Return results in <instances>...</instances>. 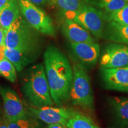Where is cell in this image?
Listing matches in <instances>:
<instances>
[{
    "mask_svg": "<svg viewBox=\"0 0 128 128\" xmlns=\"http://www.w3.org/2000/svg\"><path fill=\"white\" fill-rule=\"evenodd\" d=\"M44 68L52 100L60 106L70 98L73 69L66 56L54 46L44 52Z\"/></svg>",
    "mask_w": 128,
    "mask_h": 128,
    "instance_id": "obj_1",
    "label": "cell"
},
{
    "mask_svg": "<svg viewBox=\"0 0 128 128\" xmlns=\"http://www.w3.org/2000/svg\"><path fill=\"white\" fill-rule=\"evenodd\" d=\"M23 77L22 92L33 106L42 107L54 104L42 64L30 66Z\"/></svg>",
    "mask_w": 128,
    "mask_h": 128,
    "instance_id": "obj_2",
    "label": "cell"
},
{
    "mask_svg": "<svg viewBox=\"0 0 128 128\" xmlns=\"http://www.w3.org/2000/svg\"><path fill=\"white\" fill-rule=\"evenodd\" d=\"M32 28L26 20L19 16L7 30L6 47L34 54L38 49V37Z\"/></svg>",
    "mask_w": 128,
    "mask_h": 128,
    "instance_id": "obj_3",
    "label": "cell"
},
{
    "mask_svg": "<svg viewBox=\"0 0 128 128\" xmlns=\"http://www.w3.org/2000/svg\"><path fill=\"white\" fill-rule=\"evenodd\" d=\"M73 78L70 97L74 104L84 109H94V96L90 79L82 64L73 65Z\"/></svg>",
    "mask_w": 128,
    "mask_h": 128,
    "instance_id": "obj_4",
    "label": "cell"
},
{
    "mask_svg": "<svg viewBox=\"0 0 128 128\" xmlns=\"http://www.w3.org/2000/svg\"><path fill=\"white\" fill-rule=\"evenodd\" d=\"M20 9L26 22L37 31L54 36L55 29L50 17L28 0H18Z\"/></svg>",
    "mask_w": 128,
    "mask_h": 128,
    "instance_id": "obj_5",
    "label": "cell"
},
{
    "mask_svg": "<svg viewBox=\"0 0 128 128\" xmlns=\"http://www.w3.org/2000/svg\"><path fill=\"white\" fill-rule=\"evenodd\" d=\"M106 17L100 11L84 5L72 20L94 36L102 38L106 28Z\"/></svg>",
    "mask_w": 128,
    "mask_h": 128,
    "instance_id": "obj_6",
    "label": "cell"
},
{
    "mask_svg": "<svg viewBox=\"0 0 128 128\" xmlns=\"http://www.w3.org/2000/svg\"><path fill=\"white\" fill-rule=\"evenodd\" d=\"M28 112L32 116L48 124H60L66 126L68 119L74 111L69 108L46 106L31 107L28 108Z\"/></svg>",
    "mask_w": 128,
    "mask_h": 128,
    "instance_id": "obj_7",
    "label": "cell"
},
{
    "mask_svg": "<svg viewBox=\"0 0 128 128\" xmlns=\"http://www.w3.org/2000/svg\"><path fill=\"white\" fill-rule=\"evenodd\" d=\"M6 120L13 121L28 116L24 106L15 91L8 87H0Z\"/></svg>",
    "mask_w": 128,
    "mask_h": 128,
    "instance_id": "obj_8",
    "label": "cell"
},
{
    "mask_svg": "<svg viewBox=\"0 0 128 128\" xmlns=\"http://www.w3.org/2000/svg\"><path fill=\"white\" fill-rule=\"evenodd\" d=\"M102 68H116L128 65V46L111 44L107 46L101 56Z\"/></svg>",
    "mask_w": 128,
    "mask_h": 128,
    "instance_id": "obj_9",
    "label": "cell"
},
{
    "mask_svg": "<svg viewBox=\"0 0 128 128\" xmlns=\"http://www.w3.org/2000/svg\"><path fill=\"white\" fill-rule=\"evenodd\" d=\"M101 76L105 88L128 92V65L116 68H101Z\"/></svg>",
    "mask_w": 128,
    "mask_h": 128,
    "instance_id": "obj_10",
    "label": "cell"
},
{
    "mask_svg": "<svg viewBox=\"0 0 128 128\" xmlns=\"http://www.w3.org/2000/svg\"><path fill=\"white\" fill-rule=\"evenodd\" d=\"M72 51L80 62L88 66L96 65L100 56V46L93 42L71 43Z\"/></svg>",
    "mask_w": 128,
    "mask_h": 128,
    "instance_id": "obj_11",
    "label": "cell"
},
{
    "mask_svg": "<svg viewBox=\"0 0 128 128\" xmlns=\"http://www.w3.org/2000/svg\"><path fill=\"white\" fill-rule=\"evenodd\" d=\"M62 30L64 36L71 43L94 42L90 33L72 20L65 19L62 24Z\"/></svg>",
    "mask_w": 128,
    "mask_h": 128,
    "instance_id": "obj_12",
    "label": "cell"
},
{
    "mask_svg": "<svg viewBox=\"0 0 128 128\" xmlns=\"http://www.w3.org/2000/svg\"><path fill=\"white\" fill-rule=\"evenodd\" d=\"M109 103L117 125L119 128H128V98L113 97Z\"/></svg>",
    "mask_w": 128,
    "mask_h": 128,
    "instance_id": "obj_13",
    "label": "cell"
},
{
    "mask_svg": "<svg viewBox=\"0 0 128 128\" xmlns=\"http://www.w3.org/2000/svg\"><path fill=\"white\" fill-rule=\"evenodd\" d=\"M103 38L115 43L128 44V25L109 22L106 26Z\"/></svg>",
    "mask_w": 128,
    "mask_h": 128,
    "instance_id": "obj_14",
    "label": "cell"
},
{
    "mask_svg": "<svg viewBox=\"0 0 128 128\" xmlns=\"http://www.w3.org/2000/svg\"><path fill=\"white\" fill-rule=\"evenodd\" d=\"M33 54L24 52L15 49L6 47L5 56L12 62L17 71H22L26 66L34 61Z\"/></svg>",
    "mask_w": 128,
    "mask_h": 128,
    "instance_id": "obj_15",
    "label": "cell"
},
{
    "mask_svg": "<svg viewBox=\"0 0 128 128\" xmlns=\"http://www.w3.org/2000/svg\"><path fill=\"white\" fill-rule=\"evenodd\" d=\"M18 0H10L0 11V26L8 30L20 16Z\"/></svg>",
    "mask_w": 128,
    "mask_h": 128,
    "instance_id": "obj_16",
    "label": "cell"
},
{
    "mask_svg": "<svg viewBox=\"0 0 128 128\" xmlns=\"http://www.w3.org/2000/svg\"><path fill=\"white\" fill-rule=\"evenodd\" d=\"M67 19L73 20L78 12L84 6L82 0H54Z\"/></svg>",
    "mask_w": 128,
    "mask_h": 128,
    "instance_id": "obj_17",
    "label": "cell"
},
{
    "mask_svg": "<svg viewBox=\"0 0 128 128\" xmlns=\"http://www.w3.org/2000/svg\"><path fill=\"white\" fill-rule=\"evenodd\" d=\"M66 128H100L90 118L74 111L66 124Z\"/></svg>",
    "mask_w": 128,
    "mask_h": 128,
    "instance_id": "obj_18",
    "label": "cell"
},
{
    "mask_svg": "<svg viewBox=\"0 0 128 128\" xmlns=\"http://www.w3.org/2000/svg\"><path fill=\"white\" fill-rule=\"evenodd\" d=\"M4 120L8 128H40L38 121L28 116L13 121Z\"/></svg>",
    "mask_w": 128,
    "mask_h": 128,
    "instance_id": "obj_19",
    "label": "cell"
},
{
    "mask_svg": "<svg viewBox=\"0 0 128 128\" xmlns=\"http://www.w3.org/2000/svg\"><path fill=\"white\" fill-rule=\"evenodd\" d=\"M0 74L12 82H14L17 79L15 66L6 58L0 61Z\"/></svg>",
    "mask_w": 128,
    "mask_h": 128,
    "instance_id": "obj_20",
    "label": "cell"
},
{
    "mask_svg": "<svg viewBox=\"0 0 128 128\" xmlns=\"http://www.w3.org/2000/svg\"><path fill=\"white\" fill-rule=\"evenodd\" d=\"M128 5L126 0H98V6L108 14L117 12Z\"/></svg>",
    "mask_w": 128,
    "mask_h": 128,
    "instance_id": "obj_21",
    "label": "cell"
},
{
    "mask_svg": "<svg viewBox=\"0 0 128 128\" xmlns=\"http://www.w3.org/2000/svg\"><path fill=\"white\" fill-rule=\"evenodd\" d=\"M106 19L120 24L128 25V4L120 10L108 14Z\"/></svg>",
    "mask_w": 128,
    "mask_h": 128,
    "instance_id": "obj_22",
    "label": "cell"
},
{
    "mask_svg": "<svg viewBox=\"0 0 128 128\" xmlns=\"http://www.w3.org/2000/svg\"><path fill=\"white\" fill-rule=\"evenodd\" d=\"M7 32V30L5 29L0 26V46L5 45V40Z\"/></svg>",
    "mask_w": 128,
    "mask_h": 128,
    "instance_id": "obj_23",
    "label": "cell"
},
{
    "mask_svg": "<svg viewBox=\"0 0 128 128\" xmlns=\"http://www.w3.org/2000/svg\"><path fill=\"white\" fill-rule=\"evenodd\" d=\"M5 49H6V46H0V61L6 58L5 56Z\"/></svg>",
    "mask_w": 128,
    "mask_h": 128,
    "instance_id": "obj_24",
    "label": "cell"
},
{
    "mask_svg": "<svg viewBox=\"0 0 128 128\" xmlns=\"http://www.w3.org/2000/svg\"><path fill=\"white\" fill-rule=\"evenodd\" d=\"M30 2H31L33 4H35L37 5H42L46 3L48 0H28Z\"/></svg>",
    "mask_w": 128,
    "mask_h": 128,
    "instance_id": "obj_25",
    "label": "cell"
},
{
    "mask_svg": "<svg viewBox=\"0 0 128 128\" xmlns=\"http://www.w3.org/2000/svg\"><path fill=\"white\" fill-rule=\"evenodd\" d=\"M47 128H66V126L60 124H48Z\"/></svg>",
    "mask_w": 128,
    "mask_h": 128,
    "instance_id": "obj_26",
    "label": "cell"
},
{
    "mask_svg": "<svg viewBox=\"0 0 128 128\" xmlns=\"http://www.w3.org/2000/svg\"><path fill=\"white\" fill-rule=\"evenodd\" d=\"M9 1L10 0H0V11Z\"/></svg>",
    "mask_w": 128,
    "mask_h": 128,
    "instance_id": "obj_27",
    "label": "cell"
},
{
    "mask_svg": "<svg viewBox=\"0 0 128 128\" xmlns=\"http://www.w3.org/2000/svg\"><path fill=\"white\" fill-rule=\"evenodd\" d=\"M0 128H8L5 120L0 119Z\"/></svg>",
    "mask_w": 128,
    "mask_h": 128,
    "instance_id": "obj_28",
    "label": "cell"
},
{
    "mask_svg": "<svg viewBox=\"0 0 128 128\" xmlns=\"http://www.w3.org/2000/svg\"><path fill=\"white\" fill-rule=\"evenodd\" d=\"M126 1H127V2H128V0H126Z\"/></svg>",
    "mask_w": 128,
    "mask_h": 128,
    "instance_id": "obj_29",
    "label": "cell"
},
{
    "mask_svg": "<svg viewBox=\"0 0 128 128\" xmlns=\"http://www.w3.org/2000/svg\"><path fill=\"white\" fill-rule=\"evenodd\" d=\"M52 1H54V0H52Z\"/></svg>",
    "mask_w": 128,
    "mask_h": 128,
    "instance_id": "obj_30",
    "label": "cell"
}]
</instances>
